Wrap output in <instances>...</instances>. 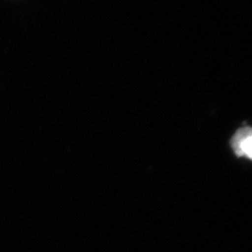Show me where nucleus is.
<instances>
[{
	"instance_id": "obj_1",
	"label": "nucleus",
	"mask_w": 252,
	"mask_h": 252,
	"mask_svg": "<svg viewBox=\"0 0 252 252\" xmlns=\"http://www.w3.org/2000/svg\"><path fill=\"white\" fill-rule=\"evenodd\" d=\"M231 146L237 156H247L252 160V127H242L235 132Z\"/></svg>"
}]
</instances>
